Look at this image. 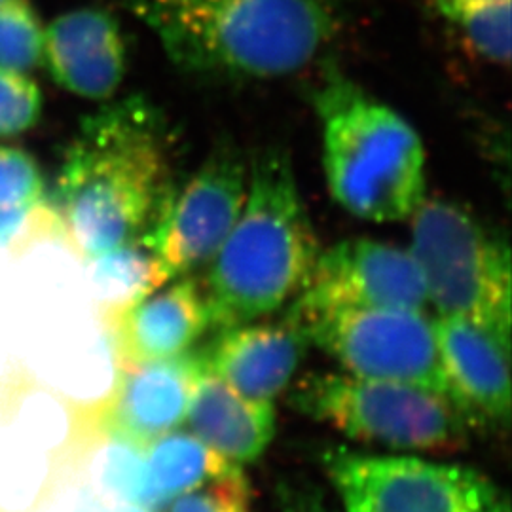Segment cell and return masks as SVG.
<instances>
[{"label": "cell", "instance_id": "cell-6", "mask_svg": "<svg viewBox=\"0 0 512 512\" xmlns=\"http://www.w3.org/2000/svg\"><path fill=\"white\" fill-rule=\"evenodd\" d=\"M412 243L427 304L439 315L473 319L511 338V251L465 205L425 198L414 211Z\"/></svg>", "mask_w": 512, "mask_h": 512}, {"label": "cell", "instance_id": "cell-18", "mask_svg": "<svg viewBox=\"0 0 512 512\" xmlns=\"http://www.w3.org/2000/svg\"><path fill=\"white\" fill-rule=\"evenodd\" d=\"M145 456L148 476L162 507H167L173 497L236 467V463L219 456L194 433L179 429L152 440L145 446Z\"/></svg>", "mask_w": 512, "mask_h": 512}, {"label": "cell", "instance_id": "cell-28", "mask_svg": "<svg viewBox=\"0 0 512 512\" xmlns=\"http://www.w3.org/2000/svg\"><path fill=\"white\" fill-rule=\"evenodd\" d=\"M0 512H4V511H0Z\"/></svg>", "mask_w": 512, "mask_h": 512}, {"label": "cell", "instance_id": "cell-10", "mask_svg": "<svg viewBox=\"0 0 512 512\" xmlns=\"http://www.w3.org/2000/svg\"><path fill=\"white\" fill-rule=\"evenodd\" d=\"M427 293L408 249L370 238L344 239L321 251L291 315L349 308L425 310Z\"/></svg>", "mask_w": 512, "mask_h": 512}, {"label": "cell", "instance_id": "cell-9", "mask_svg": "<svg viewBox=\"0 0 512 512\" xmlns=\"http://www.w3.org/2000/svg\"><path fill=\"white\" fill-rule=\"evenodd\" d=\"M247 188V158L232 141H219L183 190L171 196L154 230L164 283L213 262L238 222Z\"/></svg>", "mask_w": 512, "mask_h": 512}, {"label": "cell", "instance_id": "cell-24", "mask_svg": "<svg viewBox=\"0 0 512 512\" xmlns=\"http://www.w3.org/2000/svg\"><path fill=\"white\" fill-rule=\"evenodd\" d=\"M59 232V222L54 209L46 203L37 207L0 211V249L19 251L38 239L54 236Z\"/></svg>", "mask_w": 512, "mask_h": 512}, {"label": "cell", "instance_id": "cell-26", "mask_svg": "<svg viewBox=\"0 0 512 512\" xmlns=\"http://www.w3.org/2000/svg\"><path fill=\"white\" fill-rule=\"evenodd\" d=\"M107 512H156L152 509H147L143 505H133V503H114L109 505Z\"/></svg>", "mask_w": 512, "mask_h": 512}, {"label": "cell", "instance_id": "cell-16", "mask_svg": "<svg viewBox=\"0 0 512 512\" xmlns=\"http://www.w3.org/2000/svg\"><path fill=\"white\" fill-rule=\"evenodd\" d=\"M190 433L230 463L245 465L260 458L275 435L274 403L243 397L202 366L186 410Z\"/></svg>", "mask_w": 512, "mask_h": 512}, {"label": "cell", "instance_id": "cell-3", "mask_svg": "<svg viewBox=\"0 0 512 512\" xmlns=\"http://www.w3.org/2000/svg\"><path fill=\"white\" fill-rule=\"evenodd\" d=\"M321 255L291 156L264 148L249 162V188L230 236L202 281L211 329L266 319L293 302Z\"/></svg>", "mask_w": 512, "mask_h": 512}, {"label": "cell", "instance_id": "cell-20", "mask_svg": "<svg viewBox=\"0 0 512 512\" xmlns=\"http://www.w3.org/2000/svg\"><path fill=\"white\" fill-rule=\"evenodd\" d=\"M44 27L31 0H0V69L31 73L42 63Z\"/></svg>", "mask_w": 512, "mask_h": 512}, {"label": "cell", "instance_id": "cell-12", "mask_svg": "<svg viewBox=\"0 0 512 512\" xmlns=\"http://www.w3.org/2000/svg\"><path fill=\"white\" fill-rule=\"evenodd\" d=\"M202 366V353L192 349L169 359L116 365L109 395L93 408L110 431L147 446L183 425Z\"/></svg>", "mask_w": 512, "mask_h": 512}, {"label": "cell", "instance_id": "cell-23", "mask_svg": "<svg viewBox=\"0 0 512 512\" xmlns=\"http://www.w3.org/2000/svg\"><path fill=\"white\" fill-rule=\"evenodd\" d=\"M42 114V92L25 73L0 69V139L35 128Z\"/></svg>", "mask_w": 512, "mask_h": 512}, {"label": "cell", "instance_id": "cell-17", "mask_svg": "<svg viewBox=\"0 0 512 512\" xmlns=\"http://www.w3.org/2000/svg\"><path fill=\"white\" fill-rule=\"evenodd\" d=\"M152 232L84 260L105 319L165 285Z\"/></svg>", "mask_w": 512, "mask_h": 512}, {"label": "cell", "instance_id": "cell-13", "mask_svg": "<svg viewBox=\"0 0 512 512\" xmlns=\"http://www.w3.org/2000/svg\"><path fill=\"white\" fill-rule=\"evenodd\" d=\"M116 365L183 355L211 329L202 281L183 275L105 319Z\"/></svg>", "mask_w": 512, "mask_h": 512}, {"label": "cell", "instance_id": "cell-2", "mask_svg": "<svg viewBox=\"0 0 512 512\" xmlns=\"http://www.w3.org/2000/svg\"><path fill=\"white\" fill-rule=\"evenodd\" d=\"M186 73L274 80L302 73L338 35L329 0H114Z\"/></svg>", "mask_w": 512, "mask_h": 512}, {"label": "cell", "instance_id": "cell-1", "mask_svg": "<svg viewBox=\"0 0 512 512\" xmlns=\"http://www.w3.org/2000/svg\"><path fill=\"white\" fill-rule=\"evenodd\" d=\"M164 122L145 97L82 120L55 184L61 238L82 260L152 232L171 200Z\"/></svg>", "mask_w": 512, "mask_h": 512}, {"label": "cell", "instance_id": "cell-25", "mask_svg": "<svg viewBox=\"0 0 512 512\" xmlns=\"http://www.w3.org/2000/svg\"><path fill=\"white\" fill-rule=\"evenodd\" d=\"M275 512H336L325 492L304 476L281 478L275 488Z\"/></svg>", "mask_w": 512, "mask_h": 512}, {"label": "cell", "instance_id": "cell-19", "mask_svg": "<svg viewBox=\"0 0 512 512\" xmlns=\"http://www.w3.org/2000/svg\"><path fill=\"white\" fill-rule=\"evenodd\" d=\"M511 0L452 2L437 8L458 27L476 54L490 63L509 65L511 61Z\"/></svg>", "mask_w": 512, "mask_h": 512}, {"label": "cell", "instance_id": "cell-5", "mask_svg": "<svg viewBox=\"0 0 512 512\" xmlns=\"http://www.w3.org/2000/svg\"><path fill=\"white\" fill-rule=\"evenodd\" d=\"M289 404L348 439L395 452H452L467 444L473 429L442 393L349 372L304 376Z\"/></svg>", "mask_w": 512, "mask_h": 512}, {"label": "cell", "instance_id": "cell-15", "mask_svg": "<svg viewBox=\"0 0 512 512\" xmlns=\"http://www.w3.org/2000/svg\"><path fill=\"white\" fill-rule=\"evenodd\" d=\"M310 340L293 317L255 321L219 330L217 340L202 351L205 368L217 374L243 397L275 403L291 385Z\"/></svg>", "mask_w": 512, "mask_h": 512}, {"label": "cell", "instance_id": "cell-4", "mask_svg": "<svg viewBox=\"0 0 512 512\" xmlns=\"http://www.w3.org/2000/svg\"><path fill=\"white\" fill-rule=\"evenodd\" d=\"M323 169L332 200L355 219H410L425 200L427 156L418 131L397 110L344 74L317 92Z\"/></svg>", "mask_w": 512, "mask_h": 512}, {"label": "cell", "instance_id": "cell-8", "mask_svg": "<svg viewBox=\"0 0 512 512\" xmlns=\"http://www.w3.org/2000/svg\"><path fill=\"white\" fill-rule=\"evenodd\" d=\"M287 315L308 334L310 344L349 374L418 385L448 397L435 321L425 311L349 308Z\"/></svg>", "mask_w": 512, "mask_h": 512}, {"label": "cell", "instance_id": "cell-21", "mask_svg": "<svg viewBox=\"0 0 512 512\" xmlns=\"http://www.w3.org/2000/svg\"><path fill=\"white\" fill-rule=\"evenodd\" d=\"M167 512H251V490L241 465L173 497Z\"/></svg>", "mask_w": 512, "mask_h": 512}, {"label": "cell", "instance_id": "cell-22", "mask_svg": "<svg viewBox=\"0 0 512 512\" xmlns=\"http://www.w3.org/2000/svg\"><path fill=\"white\" fill-rule=\"evenodd\" d=\"M44 203V177L37 160L16 147H0V211Z\"/></svg>", "mask_w": 512, "mask_h": 512}, {"label": "cell", "instance_id": "cell-7", "mask_svg": "<svg viewBox=\"0 0 512 512\" xmlns=\"http://www.w3.org/2000/svg\"><path fill=\"white\" fill-rule=\"evenodd\" d=\"M321 465L346 512H511L499 484L461 463L330 448Z\"/></svg>", "mask_w": 512, "mask_h": 512}, {"label": "cell", "instance_id": "cell-11", "mask_svg": "<svg viewBox=\"0 0 512 512\" xmlns=\"http://www.w3.org/2000/svg\"><path fill=\"white\" fill-rule=\"evenodd\" d=\"M435 334L450 401L473 429H507L511 338L458 315H439Z\"/></svg>", "mask_w": 512, "mask_h": 512}, {"label": "cell", "instance_id": "cell-14", "mask_svg": "<svg viewBox=\"0 0 512 512\" xmlns=\"http://www.w3.org/2000/svg\"><path fill=\"white\" fill-rule=\"evenodd\" d=\"M42 63L63 90L105 101L128 69V46L120 23L105 8H78L44 29Z\"/></svg>", "mask_w": 512, "mask_h": 512}, {"label": "cell", "instance_id": "cell-27", "mask_svg": "<svg viewBox=\"0 0 512 512\" xmlns=\"http://www.w3.org/2000/svg\"><path fill=\"white\" fill-rule=\"evenodd\" d=\"M431 4H435V8H440L444 4H452V2H473V0H429Z\"/></svg>", "mask_w": 512, "mask_h": 512}]
</instances>
